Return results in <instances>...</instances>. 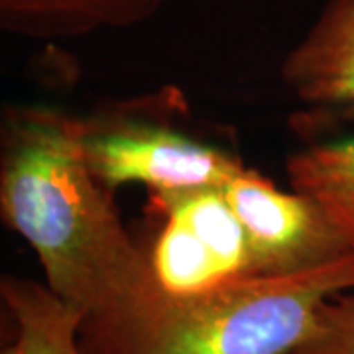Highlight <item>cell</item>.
<instances>
[{
	"mask_svg": "<svg viewBox=\"0 0 354 354\" xmlns=\"http://www.w3.org/2000/svg\"><path fill=\"white\" fill-rule=\"evenodd\" d=\"M88 167L81 116L41 102L6 104L0 124V218L34 250L46 286L85 319L138 297L148 254Z\"/></svg>",
	"mask_w": 354,
	"mask_h": 354,
	"instance_id": "obj_1",
	"label": "cell"
},
{
	"mask_svg": "<svg viewBox=\"0 0 354 354\" xmlns=\"http://www.w3.org/2000/svg\"><path fill=\"white\" fill-rule=\"evenodd\" d=\"M354 290V254L288 276H252L193 295L142 291L81 325L83 354H291L321 307Z\"/></svg>",
	"mask_w": 354,
	"mask_h": 354,
	"instance_id": "obj_2",
	"label": "cell"
},
{
	"mask_svg": "<svg viewBox=\"0 0 354 354\" xmlns=\"http://www.w3.org/2000/svg\"><path fill=\"white\" fill-rule=\"evenodd\" d=\"M160 97L109 104L81 116V144L93 176L109 191L146 187L152 201L193 191L225 189L244 164L227 148L177 124L183 99Z\"/></svg>",
	"mask_w": 354,
	"mask_h": 354,
	"instance_id": "obj_3",
	"label": "cell"
},
{
	"mask_svg": "<svg viewBox=\"0 0 354 354\" xmlns=\"http://www.w3.org/2000/svg\"><path fill=\"white\" fill-rule=\"evenodd\" d=\"M152 203L164 215V227L146 250V290L179 297L252 278L246 230L225 189L193 191Z\"/></svg>",
	"mask_w": 354,
	"mask_h": 354,
	"instance_id": "obj_4",
	"label": "cell"
},
{
	"mask_svg": "<svg viewBox=\"0 0 354 354\" xmlns=\"http://www.w3.org/2000/svg\"><path fill=\"white\" fill-rule=\"evenodd\" d=\"M225 195L246 230L254 276L299 274L354 254L353 242L311 197L279 189L246 165Z\"/></svg>",
	"mask_w": 354,
	"mask_h": 354,
	"instance_id": "obj_5",
	"label": "cell"
},
{
	"mask_svg": "<svg viewBox=\"0 0 354 354\" xmlns=\"http://www.w3.org/2000/svg\"><path fill=\"white\" fill-rule=\"evenodd\" d=\"M281 79L301 102L305 127L354 124V0H327L286 55Z\"/></svg>",
	"mask_w": 354,
	"mask_h": 354,
	"instance_id": "obj_6",
	"label": "cell"
},
{
	"mask_svg": "<svg viewBox=\"0 0 354 354\" xmlns=\"http://www.w3.org/2000/svg\"><path fill=\"white\" fill-rule=\"evenodd\" d=\"M174 0H0V28L39 41H64L150 22Z\"/></svg>",
	"mask_w": 354,
	"mask_h": 354,
	"instance_id": "obj_7",
	"label": "cell"
},
{
	"mask_svg": "<svg viewBox=\"0 0 354 354\" xmlns=\"http://www.w3.org/2000/svg\"><path fill=\"white\" fill-rule=\"evenodd\" d=\"M0 299L12 321V339L0 354H83L85 315L36 279L4 274Z\"/></svg>",
	"mask_w": 354,
	"mask_h": 354,
	"instance_id": "obj_8",
	"label": "cell"
},
{
	"mask_svg": "<svg viewBox=\"0 0 354 354\" xmlns=\"http://www.w3.org/2000/svg\"><path fill=\"white\" fill-rule=\"evenodd\" d=\"M286 174L291 189L311 197L354 246V138L305 146L288 158Z\"/></svg>",
	"mask_w": 354,
	"mask_h": 354,
	"instance_id": "obj_9",
	"label": "cell"
},
{
	"mask_svg": "<svg viewBox=\"0 0 354 354\" xmlns=\"http://www.w3.org/2000/svg\"><path fill=\"white\" fill-rule=\"evenodd\" d=\"M291 354H354V290L321 307L311 333Z\"/></svg>",
	"mask_w": 354,
	"mask_h": 354,
	"instance_id": "obj_10",
	"label": "cell"
}]
</instances>
